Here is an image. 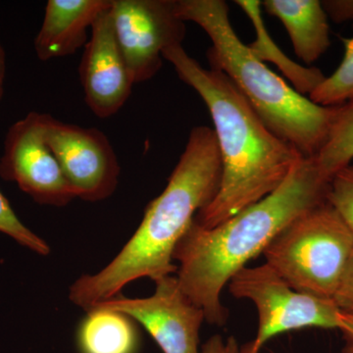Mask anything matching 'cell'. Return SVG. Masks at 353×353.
Listing matches in <instances>:
<instances>
[{"label": "cell", "mask_w": 353, "mask_h": 353, "mask_svg": "<svg viewBox=\"0 0 353 353\" xmlns=\"http://www.w3.org/2000/svg\"><path fill=\"white\" fill-rule=\"evenodd\" d=\"M330 182L315 157H303L277 190L231 219L211 229L194 220L173 260L181 289L203 310L206 322L226 324L229 311L221 301L225 285L294 221L325 203Z\"/></svg>", "instance_id": "1"}, {"label": "cell", "mask_w": 353, "mask_h": 353, "mask_svg": "<svg viewBox=\"0 0 353 353\" xmlns=\"http://www.w3.org/2000/svg\"><path fill=\"white\" fill-rule=\"evenodd\" d=\"M163 59L199 94L214 124L222 160L220 187L194 218L211 229L277 190L303 157L267 127L224 73L202 67L182 44L167 48Z\"/></svg>", "instance_id": "2"}, {"label": "cell", "mask_w": 353, "mask_h": 353, "mask_svg": "<svg viewBox=\"0 0 353 353\" xmlns=\"http://www.w3.org/2000/svg\"><path fill=\"white\" fill-rule=\"evenodd\" d=\"M221 176L222 160L214 130L194 128L166 188L146 206L132 238L101 271L85 274L72 284L70 301L88 311L118 296L138 279L155 282L176 273L174 250L197 213L214 199Z\"/></svg>", "instance_id": "3"}, {"label": "cell", "mask_w": 353, "mask_h": 353, "mask_svg": "<svg viewBox=\"0 0 353 353\" xmlns=\"http://www.w3.org/2000/svg\"><path fill=\"white\" fill-rule=\"evenodd\" d=\"M176 15L208 34L211 68L222 72L276 136L313 158L328 139L336 106L327 108L299 94L260 61L239 38L224 0H174Z\"/></svg>", "instance_id": "4"}, {"label": "cell", "mask_w": 353, "mask_h": 353, "mask_svg": "<svg viewBox=\"0 0 353 353\" xmlns=\"http://www.w3.org/2000/svg\"><path fill=\"white\" fill-rule=\"evenodd\" d=\"M352 252V232L326 201L294 221L262 254L292 289L333 299Z\"/></svg>", "instance_id": "5"}, {"label": "cell", "mask_w": 353, "mask_h": 353, "mask_svg": "<svg viewBox=\"0 0 353 353\" xmlns=\"http://www.w3.org/2000/svg\"><path fill=\"white\" fill-rule=\"evenodd\" d=\"M229 288L234 297L252 301L257 309L259 330L252 341L254 353L285 332L340 328L341 312L333 299L297 292L267 263L241 269L230 280Z\"/></svg>", "instance_id": "6"}, {"label": "cell", "mask_w": 353, "mask_h": 353, "mask_svg": "<svg viewBox=\"0 0 353 353\" xmlns=\"http://www.w3.org/2000/svg\"><path fill=\"white\" fill-rule=\"evenodd\" d=\"M111 15L134 85L157 75L164 51L185 39V22L176 15L174 0H112Z\"/></svg>", "instance_id": "7"}, {"label": "cell", "mask_w": 353, "mask_h": 353, "mask_svg": "<svg viewBox=\"0 0 353 353\" xmlns=\"http://www.w3.org/2000/svg\"><path fill=\"white\" fill-rule=\"evenodd\" d=\"M48 115L30 112L9 128L0 158V176L17 183L37 203L63 208L76 196L46 143Z\"/></svg>", "instance_id": "8"}, {"label": "cell", "mask_w": 353, "mask_h": 353, "mask_svg": "<svg viewBox=\"0 0 353 353\" xmlns=\"http://www.w3.org/2000/svg\"><path fill=\"white\" fill-rule=\"evenodd\" d=\"M46 141L76 197L88 202L101 201L117 190L119 161L103 132L68 124L48 115Z\"/></svg>", "instance_id": "9"}, {"label": "cell", "mask_w": 353, "mask_h": 353, "mask_svg": "<svg viewBox=\"0 0 353 353\" xmlns=\"http://www.w3.org/2000/svg\"><path fill=\"white\" fill-rule=\"evenodd\" d=\"M154 283L152 296L129 299L120 294L94 307L113 309L130 316L150 333L163 353H201L203 310L183 292L176 277L169 275Z\"/></svg>", "instance_id": "10"}, {"label": "cell", "mask_w": 353, "mask_h": 353, "mask_svg": "<svg viewBox=\"0 0 353 353\" xmlns=\"http://www.w3.org/2000/svg\"><path fill=\"white\" fill-rule=\"evenodd\" d=\"M79 74L85 103L101 119L119 112L132 94L134 83L116 39L111 6L92 25Z\"/></svg>", "instance_id": "11"}, {"label": "cell", "mask_w": 353, "mask_h": 353, "mask_svg": "<svg viewBox=\"0 0 353 353\" xmlns=\"http://www.w3.org/2000/svg\"><path fill=\"white\" fill-rule=\"evenodd\" d=\"M112 0H50L43 24L34 39V51L41 61L74 54L88 43V30Z\"/></svg>", "instance_id": "12"}, {"label": "cell", "mask_w": 353, "mask_h": 353, "mask_svg": "<svg viewBox=\"0 0 353 353\" xmlns=\"http://www.w3.org/2000/svg\"><path fill=\"white\" fill-rule=\"evenodd\" d=\"M261 6L289 32L296 57L314 63L328 50L329 18L319 0H264Z\"/></svg>", "instance_id": "13"}, {"label": "cell", "mask_w": 353, "mask_h": 353, "mask_svg": "<svg viewBox=\"0 0 353 353\" xmlns=\"http://www.w3.org/2000/svg\"><path fill=\"white\" fill-rule=\"evenodd\" d=\"M85 312L76 334L80 353H138L141 336L132 318L104 307Z\"/></svg>", "instance_id": "14"}, {"label": "cell", "mask_w": 353, "mask_h": 353, "mask_svg": "<svg viewBox=\"0 0 353 353\" xmlns=\"http://www.w3.org/2000/svg\"><path fill=\"white\" fill-rule=\"evenodd\" d=\"M236 6L248 15L252 21L256 39L248 44V48L260 61H269L277 65L283 74L290 81L294 90L299 94L304 95L311 94L320 83L325 80L326 75L321 70L314 67H304L292 61L278 48L273 39L269 36L265 27L261 14V1L259 0H236Z\"/></svg>", "instance_id": "15"}, {"label": "cell", "mask_w": 353, "mask_h": 353, "mask_svg": "<svg viewBox=\"0 0 353 353\" xmlns=\"http://www.w3.org/2000/svg\"><path fill=\"white\" fill-rule=\"evenodd\" d=\"M353 159V99L336 106L328 139L315 157L323 173L332 176Z\"/></svg>", "instance_id": "16"}, {"label": "cell", "mask_w": 353, "mask_h": 353, "mask_svg": "<svg viewBox=\"0 0 353 353\" xmlns=\"http://www.w3.org/2000/svg\"><path fill=\"white\" fill-rule=\"evenodd\" d=\"M343 41L345 54L341 64L309 94L308 99L319 105L333 108L353 99V37Z\"/></svg>", "instance_id": "17"}, {"label": "cell", "mask_w": 353, "mask_h": 353, "mask_svg": "<svg viewBox=\"0 0 353 353\" xmlns=\"http://www.w3.org/2000/svg\"><path fill=\"white\" fill-rule=\"evenodd\" d=\"M0 233L7 234L21 245L43 256H48L50 253V246L48 243L21 222L1 192H0Z\"/></svg>", "instance_id": "18"}, {"label": "cell", "mask_w": 353, "mask_h": 353, "mask_svg": "<svg viewBox=\"0 0 353 353\" xmlns=\"http://www.w3.org/2000/svg\"><path fill=\"white\" fill-rule=\"evenodd\" d=\"M327 202L353 233V166L348 165L332 176Z\"/></svg>", "instance_id": "19"}, {"label": "cell", "mask_w": 353, "mask_h": 353, "mask_svg": "<svg viewBox=\"0 0 353 353\" xmlns=\"http://www.w3.org/2000/svg\"><path fill=\"white\" fill-rule=\"evenodd\" d=\"M333 301L341 312L353 316V252Z\"/></svg>", "instance_id": "20"}, {"label": "cell", "mask_w": 353, "mask_h": 353, "mask_svg": "<svg viewBox=\"0 0 353 353\" xmlns=\"http://www.w3.org/2000/svg\"><path fill=\"white\" fill-rule=\"evenodd\" d=\"M201 353H254L252 341L245 345H239L238 341L234 336L224 340L220 334H215L206 341L202 345Z\"/></svg>", "instance_id": "21"}, {"label": "cell", "mask_w": 353, "mask_h": 353, "mask_svg": "<svg viewBox=\"0 0 353 353\" xmlns=\"http://www.w3.org/2000/svg\"><path fill=\"white\" fill-rule=\"evenodd\" d=\"M321 3L329 21L336 24L353 21V0H324Z\"/></svg>", "instance_id": "22"}, {"label": "cell", "mask_w": 353, "mask_h": 353, "mask_svg": "<svg viewBox=\"0 0 353 353\" xmlns=\"http://www.w3.org/2000/svg\"><path fill=\"white\" fill-rule=\"evenodd\" d=\"M339 330L343 334V341H345L343 353H353V316L341 312Z\"/></svg>", "instance_id": "23"}, {"label": "cell", "mask_w": 353, "mask_h": 353, "mask_svg": "<svg viewBox=\"0 0 353 353\" xmlns=\"http://www.w3.org/2000/svg\"><path fill=\"white\" fill-rule=\"evenodd\" d=\"M6 76V54L3 46L0 43V101L4 94V83Z\"/></svg>", "instance_id": "24"}]
</instances>
